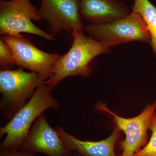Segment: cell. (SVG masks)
Wrapping results in <instances>:
<instances>
[{
	"label": "cell",
	"mask_w": 156,
	"mask_h": 156,
	"mask_svg": "<svg viewBox=\"0 0 156 156\" xmlns=\"http://www.w3.org/2000/svg\"><path fill=\"white\" fill-rule=\"evenodd\" d=\"M132 11L139 14L147 26L152 48L156 55V8L149 0H134Z\"/></svg>",
	"instance_id": "12"
},
{
	"label": "cell",
	"mask_w": 156,
	"mask_h": 156,
	"mask_svg": "<svg viewBox=\"0 0 156 156\" xmlns=\"http://www.w3.org/2000/svg\"><path fill=\"white\" fill-rule=\"evenodd\" d=\"M95 108L112 116L117 127L125 132L126 138L119 143L122 150L120 156H134L146 145L148 129L152 116L156 110V101L149 104L138 115L127 119L118 115L101 101H98Z\"/></svg>",
	"instance_id": "6"
},
{
	"label": "cell",
	"mask_w": 156,
	"mask_h": 156,
	"mask_svg": "<svg viewBox=\"0 0 156 156\" xmlns=\"http://www.w3.org/2000/svg\"><path fill=\"white\" fill-rule=\"evenodd\" d=\"M73 43L69 50L60 55L53 68V74L46 84L50 91L68 77L80 75L84 78L90 76V63L96 56L108 53L109 48L92 38L85 36L82 32H71Z\"/></svg>",
	"instance_id": "1"
},
{
	"label": "cell",
	"mask_w": 156,
	"mask_h": 156,
	"mask_svg": "<svg viewBox=\"0 0 156 156\" xmlns=\"http://www.w3.org/2000/svg\"><path fill=\"white\" fill-rule=\"evenodd\" d=\"M31 0H0V34L18 35L22 33L34 34L50 41L55 37L35 25L42 20Z\"/></svg>",
	"instance_id": "5"
},
{
	"label": "cell",
	"mask_w": 156,
	"mask_h": 156,
	"mask_svg": "<svg viewBox=\"0 0 156 156\" xmlns=\"http://www.w3.org/2000/svg\"><path fill=\"white\" fill-rule=\"evenodd\" d=\"M85 29L91 38L108 48L126 42H151L150 34L145 21L139 14L133 11L112 22L89 24Z\"/></svg>",
	"instance_id": "4"
},
{
	"label": "cell",
	"mask_w": 156,
	"mask_h": 156,
	"mask_svg": "<svg viewBox=\"0 0 156 156\" xmlns=\"http://www.w3.org/2000/svg\"><path fill=\"white\" fill-rule=\"evenodd\" d=\"M1 38L11 48L15 66L51 77L59 54L40 50L21 34L3 35Z\"/></svg>",
	"instance_id": "7"
},
{
	"label": "cell",
	"mask_w": 156,
	"mask_h": 156,
	"mask_svg": "<svg viewBox=\"0 0 156 156\" xmlns=\"http://www.w3.org/2000/svg\"><path fill=\"white\" fill-rule=\"evenodd\" d=\"M80 14L87 22L98 24L112 22L130 13L117 0H80Z\"/></svg>",
	"instance_id": "10"
},
{
	"label": "cell",
	"mask_w": 156,
	"mask_h": 156,
	"mask_svg": "<svg viewBox=\"0 0 156 156\" xmlns=\"http://www.w3.org/2000/svg\"><path fill=\"white\" fill-rule=\"evenodd\" d=\"M38 11L42 20L48 22L53 36L62 31L82 32L84 28L80 0H41Z\"/></svg>",
	"instance_id": "8"
},
{
	"label": "cell",
	"mask_w": 156,
	"mask_h": 156,
	"mask_svg": "<svg viewBox=\"0 0 156 156\" xmlns=\"http://www.w3.org/2000/svg\"><path fill=\"white\" fill-rule=\"evenodd\" d=\"M0 156H37L21 150L3 149L0 148Z\"/></svg>",
	"instance_id": "15"
},
{
	"label": "cell",
	"mask_w": 156,
	"mask_h": 156,
	"mask_svg": "<svg viewBox=\"0 0 156 156\" xmlns=\"http://www.w3.org/2000/svg\"><path fill=\"white\" fill-rule=\"evenodd\" d=\"M73 156H83L81 155V154H80L78 153L77 152L75 153L74 154H73Z\"/></svg>",
	"instance_id": "16"
},
{
	"label": "cell",
	"mask_w": 156,
	"mask_h": 156,
	"mask_svg": "<svg viewBox=\"0 0 156 156\" xmlns=\"http://www.w3.org/2000/svg\"><path fill=\"white\" fill-rule=\"evenodd\" d=\"M149 129L151 131L150 139L147 143L134 156H156V113L152 116Z\"/></svg>",
	"instance_id": "13"
},
{
	"label": "cell",
	"mask_w": 156,
	"mask_h": 156,
	"mask_svg": "<svg viewBox=\"0 0 156 156\" xmlns=\"http://www.w3.org/2000/svg\"><path fill=\"white\" fill-rule=\"evenodd\" d=\"M51 92L46 83L38 87L28 102L5 126L0 128V138L6 134L0 148L21 149L23 143L37 118L48 109L59 108L58 101L51 95Z\"/></svg>",
	"instance_id": "2"
},
{
	"label": "cell",
	"mask_w": 156,
	"mask_h": 156,
	"mask_svg": "<svg viewBox=\"0 0 156 156\" xmlns=\"http://www.w3.org/2000/svg\"><path fill=\"white\" fill-rule=\"evenodd\" d=\"M20 150L33 154H43L48 156H71L73 152L56 128L50 126L44 112L34 123Z\"/></svg>",
	"instance_id": "9"
},
{
	"label": "cell",
	"mask_w": 156,
	"mask_h": 156,
	"mask_svg": "<svg viewBox=\"0 0 156 156\" xmlns=\"http://www.w3.org/2000/svg\"><path fill=\"white\" fill-rule=\"evenodd\" d=\"M48 78L38 73L27 72L23 69L1 70L0 112L8 121L30 99L38 87L45 84Z\"/></svg>",
	"instance_id": "3"
},
{
	"label": "cell",
	"mask_w": 156,
	"mask_h": 156,
	"mask_svg": "<svg viewBox=\"0 0 156 156\" xmlns=\"http://www.w3.org/2000/svg\"><path fill=\"white\" fill-rule=\"evenodd\" d=\"M56 129L68 147L73 151L83 156H120L115 152V146L121 134L119 128L117 127L108 138L98 141L83 140L67 133L64 129L57 126Z\"/></svg>",
	"instance_id": "11"
},
{
	"label": "cell",
	"mask_w": 156,
	"mask_h": 156,
	"mask_svg": "<svg viewBox=\"0 0 156 156\" xmlns=\"http://www.w3.org/2000/svg\"><path fill=\"white\" fill-rule=\"evenodd\" d=\"M15 65L12 50L9 45L0 39V66L1 70L13 69Z\"/></svg>",
	"instance_id": "14"
}]
</instances>
